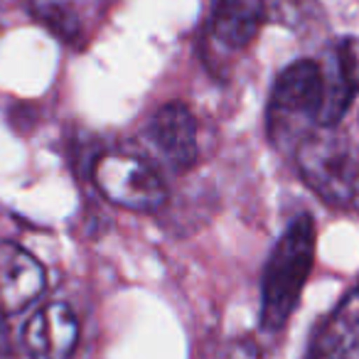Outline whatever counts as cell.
Segmentation results:
<instances>
[{
    "label": "cell",
    "instance_id": "cell-8",
    "mask_svg": "<svg viewBox=\"0 0 359 359\" xmlns=\"http://www.w3.org/2000/svg\"><path fill=\"white\" fill-rule=\"evenodd\" d=\"M266 22V0H217L212 35L226 50H246Z\"/></svg>",
    "mask_w": 359,
    "mask_h": 359
},
{
    "label": "cell",
    "instance_id": "cell-6",
    "mask_svg": "<svg viewBox=\"0 0 359 359\" xmlns=\"http://www.w3.org/2000/svg\"><path fill=\"white\" fill-rule=\"evenodd\" d=\"M45 269L13 241H0V313L13 315L32 305L45 290Z\"/></svg>",
    "mask_w": 359,
    "mask_h": 359
},
{
    "label": "cell",
    "instance_id": "cell-13",
    "mask_svg": "<svg viewBox=\"0 0 359 359\" xmlns=\"http://www.w3.org/2000/svg\"><path fill=\"white\" fill-rule=\"evenodd\" d=\"M224 359H269V354H266V349L261 347L256 339L244 337V339H236V342L226 349Z\"/></svg>",
    "mask_w": 359,
    "mask_h": 359
},
{
    "label": "cell",
    "instance_id": "cell-15",
    "mask_svg": "<svg viewBox=\"0 0 359 359\" xmlns=\"http://www.w3.org/2000/svg\"><path fill=\"white\" fill-rule=\"evenodd\" d=\"M344 359H359V342L354 344L352 349H349V352H347V357H344Z\"/></svg>",
    "mask_w": 359,
    "mask_h": 359
},
{
    "label": "cell",
    "instance_id": "cell-7",
    "mask_svg": "<svg viewBox=\"0 0 359 359\" xmlns=\"http://www.w3.org/2000/svg\"><path fill=\"white\" fill-rule=\"evenodd\" d=\"M25 347L32 359H69L79 342V320L65 303H50L25 325Z\"/></svg>",
    "mask_w": 359,
    "mask_h": 359
},
{
    "label": "cell",
    "instance_id": "cell-16",
    "mask_svg": "<svg viewBox=\"0 0 359 359\" xmlns=\"http://www.w3.org/2000/svg\"><path fill=\"white\" fill-rule=\"evenodd\" d=\"M354 200H359V180H357V195H354Z\"/></svg>",
    "mask_w": 359,
    "mask_h": 359
},
{
    "label": "cell",
    "instance_id": "cell-12",
    "mask_svg": "<svg viewBox=\"0 0 359 359\" xmlns=\"http://www.w3.org/2000/svg\"><path fill=\"white\" fill-rule=\"evenodd\" d=\"M35 18L40 25H45L52 35H57L65 42H74L81 35V22L76 18L74 8L67 3H45L35 11Z\"/></svg>",
    "mask_w": 359,
    "mask_h": 359
},
{
    "label": "cell",
    "instance_id": "cell-2",
    "mask_svg": "<svg viewBox=\"0 0 359 359\" xmlns=\"http://www.w3.org/2000/svg\"><path fill=\"white\" fill-rule=\"evenodd\" d=\"M327 76L320 60H298L280 72L271 96V133L276 140L298 138V143L327 126Z\"/></svg>",
    "mask_w": 359,
    "mask_h": 359
},
{
    "label": "cell",
    "instance_id": "cell-11",
    "mask_svg": "<svg viewBox=\"0 0 359 359\" xmlns=\"http://www.w3.org/2000/svg\"><path fill=\"white\" fill-rule=\"evenodd\" d=\"M266 15L269 22L303 32L305 27L318 25L320 6L315 0H266Z\"/></svg>",
    "mask_w": 359,
    "mask_h": 359
},
{
    "label": "cell",
    "instance_id": "cell-4",
    "mask_svg": "<svg viewBox=\"0 0 359 359\" xmlns=\"http://www.w3.org/2000/svg\"><path fill=\"white\" fill-rule=\"evenodd\" d=\"M94 180L101 195L130 212H158L168 202L160 175L145 160L130 155H101L94 165Z\"/></svg>",
    "mask_w": 359,
    "mask_h": 359
},
{
    "label": "cell",
    "instance_id": "cell-10",
    "mask_svg": "<svg viewBox=\"0 0 359 359\" xmlns=\"http://www.w3.org/2000/svg\"><path fill=\"white\" fill-rule=\"evenodd\" d=\"M359 342V288L352 290L318 327L308 359H344Z\"/></svg>",
    "mask_w": 359,
    "mask_h": 359
},
{
    "label": "cell",
    "instance_id": "cell-14",
    "mask_svg": "<svg viewBox=\"0 0 359 359\" xmlns=\"http://www.w3.org/2000/svg\"><path fill=\"white\" fill-rule=\"evenodd\" d=\"M13 354V339H11V330L6 325V315L0 313V359H8Z\"/></svg>",
    "mask_w": 359,
    "mask_h": 359
},
{
    "label": "cell",
    "instance_id": "cell-5",
    "mask_svg": "<svg viewBox=\"0 0 359 359\" xmlns=\"http://www.w3.org/2000/svg\"><path fill=\"white\" fill-rule=\"evenodd\" d=\"M150 148L168 163L175 172H185L200 158V143H197V118L185 104H165L158 114L150 118L145 130Z\"/></svg>",
    "mask_w": 359,
    "mask_h": 359
},
{
    "label": "cell",
    "instance_id": "cell-3",
    "mask_svg": "<svg viewBox=\"0 0 359 359\" xmlns=\"http://www.w3.org/2000/svg\"><path fill=\"white\" fill-rule=\"evenodd\" d=\"M298 170L327 205L347 207L354 202L359 180V155L332 126L310 130L295 150Z\"/></svg>",
    "mask_w": 359,
    "mask_h": 359
},
{
    "label": "cell",
    "instance_id": "cell-9",
    "mask_svg": "<svg viewBox=\"0 0 359 359\" xmlns=\"http://www.w3.org/2000/svg\"><path fill=\"white\" fill-rule=\"evenodd\" d=\"M320 62H323L330 91L327 126H334L359 91V40L344 37V40L334 42L325 55V60Z\"/></svg>",
    "mask_w": 359,
    "mask_h": 359
},
{
    "label": "cell",
    "instance_id": "cell-1",
    "mask_svg": "<svg viewBox=\"0 0 359 359\" xmlns=\"http://www.w3.org/2000/svg\"><path fill=\"white\" fill-rule=\"evenodd\" d=\"M315 259V224L308 215L298 217L278 239L261 283V327L278 332L300 303Z\"/></svg>",
    "mask_w": 359,
    "mask_h": 359
}]
</instances>
